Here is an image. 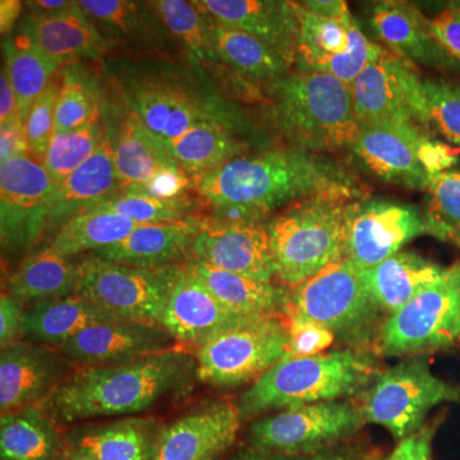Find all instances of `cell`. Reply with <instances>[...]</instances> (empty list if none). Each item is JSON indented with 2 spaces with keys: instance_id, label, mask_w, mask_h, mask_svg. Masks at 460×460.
<instances>
[{
  "instance_id": "1",
  "label": "cell",
  "mask_w": 460,
  "mask_h": 460,
  "mask_svg": "<svg viewBox=\"0 0 460 460\" xmlns=\"http://www.w3.org/2000/svg\"><path fill=\"white\" fill-rule=\"evenodd\" d=\"M195 190L217 222L259 223L308 199H363L358 181L343 165L289 146L235 157L195 181Z\"/></svg>"
},
{
  "instance_id": "2",
  "label": "cell",
  "mask_w": 460,
  "mask_h": 460,
  "mask_svg": "<svg viewBox=\"0 0 460 460\" xmlns=\"http://www.w3.org/2000/svg\"><path fill=\"white\" fill-rule=\"evenodd\" d=\"M111 69L128 113L168 148L202 122L224 124L242 133L252 129L243 111L226 98L189 56L123 57L114 60Z\"/></svg>"
},
{
  "instance_id": "3",
  "label": "cell",
  "mask_w": 460,
  "mask_h": 460,
  "mask_svg": "<svg viewBox=\"0 0 460 460\" xmlns=\"http://www.w3.org/2000/svg\"><path fill=\"white\" fill-rule=\"evenodd\" d=\"M198 378L193 354L177 347L100 367L75 368L41 404L57 423L132 416L190 394Z\"/></svg>"
},
{
  "instance_id": "4",
  "label": "cell",
  "mask_w": 460,
  "mask_h": 460,
  "mask_svg": "<svg viewBox=\"0 0 460 460\" xmlns=\"http://www.w3.org/2000/svg\"><path fill=\"white\" fill-rule=\"evenodd\" d=\"M261 89L263 119L284 146L328 155L361 135L350 87L332 75L295 71Z\"/></svg>"
},
{
  "instance_id": "5",
  "label": "cell",
  "mask_w": 460,
  "mask_h": 460,
  "mask_svg": "<svg viewBox=\"0 0 460 460\" xmlns=\"http://www.w3.org/2000/svg\"><path fill=\"white\" fill-rule=\"evenodd\" d=\"M377 374L370 354L354 349L288 357L239 398L241 420L271 411L339 401L358 393Z\"/></svg>"
},
{
  "instance_id": "6",
  "label": "cell",
  "mask_w": 460,
  "mask_h": 460,
  "mask_svg": "<svg viewBox=\"0 0 460 460\" xmlns=\"http://www.w3.org/2000/svg\"><path fill=\"white\" fill-rule=\"evenodd\" d=\"M357 199H314L290 206L268 224L277 277L295 288L344 259L348 211Z\"/></svg>"
},
{
  "instance_id": "7",
  "label": "cell",
  "mask_w": 460,
  "mask_h": 460,
  "mask_svg": "<svg viewBox=\"0 0 460 460\" xmlns=\"http://www.w3.org/2000/svg\"><path fill=\"white\" fill-rule=\"evenodd\" d=\"M286 313L293 323L325 330L347 343L361 344L374 337L381 311L366 292L358 269L341 259L292 288Z\"/></svg>"
},
{
  "instance_id": "8",
  "label": "cell",
  "mask_w": 460,
  "mask_h": 460,
  "mask_svg": "<svg viewBox=\"0 0 460 460\" xmlns=\"http://www.w3.org/2000/svg\"><path fill=\"white\" fill-rule=\"evenodd\" d=\"M357 163L374 177L405 189L426 190L434 172L450 171L458 151L438 140L434 133L398 123L361 126L350 148Z\"/></svg>"
},
{
  "instance_id": "9",
  "label": "cell",
  "mask_w": 460,
  "mask_h": 460,
  "mask_svg": "<svg viewBox=\"0 0 460 460\" xmlns=\"http://www.w3.org/2000/svg\"><path fill=\"white\" fill-rule=\"evenodd\" d=\"M290 356L289 329L277 316L257 317L219 332L195 353L199 381L219 389L257 381Z\"/></svg>"
},
{
  "instance_id": "10",
  "label": "cell",
  "mask_w": 460,
  "mask_h": 460,
  "mask_svg": "<svg viewBox=\"0 0 460 460\" xmlns=\"http://www.w3.org/2000/svg\"><path fill=\"white\" fill-rule=\"evenodd\" d=\"M380 352L387 357L416 356L460 347V261L387 317L380 329Z\"/></svg>"
},
{
  "instance_id": "11",
  "label": "cell",
  "mask_w": 460,
  "mask_h": 460,
  "mask_svg": "<svg viewBox=\"0 0 460 460\" xmlns=\"http://www.w3.org/2000/svg\"><path fill=\"white\" fill-rule=\"evenodd\" d=\"M181 269L183 263L138 268L90 255L78 262L75 295L118 319L157 323Z\"/></svg>"
},
{
  "instance_id": "12",
  "label": "cell",
  "mask_w": 460,
  "mask_h": 460,
  "mask_svg": "<svg viewBox=\"0 0 460 460\" xmlns=\"http://www.w3.org/2000/svg\"><path fill=\"white\" fill-rule=\"evenodd\" d=\"M443 402H460V385L436 376L423 357H411L378 375L361 410L366 422L402 440L420 431L429 411Z\"/></svg>"
},
{
  "instance_id": "13",
  "label": "cell",
  "mask_w": 460,
  "mask_h": 460,
  "mask_svg": "<svg viewBox=\"0 0 460 460\" xmlns=\"http://www.w3.org/2000/svg\"><path fill=\"white\" fill-rule=\"evenodd\" d=\"M365 423L361 408L350 402H314L253 420L248 429V447L289 456L323 452L338 447Z\"/></svg>"
},
{
  "instance_id": "14",
  "label": "cell",
  "mask_w": 460,
  "mask_h": 460,
  "mask_svg": "<svg viewBox=\"0 0 460 460\" xmlns=\"http://www.w3.org/2000/svg\"><path fill=\"white\" fill-rule=\"evenodd\" d=\"M423 81L416 66L384 49L350 86L359 126L398 123L431 132Z\"/></svg>"
},
{
  "instance_id": "15",
  "label": "cell",
  "mask_w": 460,
  "mask_h": 460,
  "mask_svg": "<svg viewBox=\"0 0 460 460\" xmlns=\"http://www.w3.org/2000/svg\"><path fill=\"white\" fill-rule=\"evenodd\" d=\"M53 181L31 156L0 164V241L3 255L16 257L35 246L49 228Z\"/></svg>"
},
{
  "instance_id": "16",
  "label": "cell",
  "mask_w": 460,
  "mask_h": 460,
  "mask_svg": "<svg viewBox=\"0 0 460 460\" xmlns=\"http://www.w3.org/2000/svg\"><path fill=\"white\" fill-rule=\"evenodd\" d=\"M298 47L296 71L301 74H325L352 86L384 48L374 44L357 25L352 13L343 18L317 16L299 3Z\"/></svg>"
},
{
  "instance_id": "17",
  "label": "cell",
  "mask_w": 460,
  "mask_h": 460,
  "mask_svg": "<svg viewBox=\"0 0 460 460\" xmlns=\"http://www.w3.org/2000/svg\"><path fill=\"white\" fill-rule=\"evenodd\" d=\"M423 234H428L425 215L414 206L383 199H357L348 211L343 257L358 270H367Z\"/></svg>"
},
{
  "instance_id": "18",
  "label": "cell",
  "mask_w": 460,
  "mask_h": 460,
  "mask_svg": "<svg viewBox=\"0 0 460 460\" xmlns=\"http://www.w3.org/2000/svg\"><path fill=\"white\" fill-rule=\"evenodd\" d=\"M78 4L111 51L123 49L137 56L129 58L178 59L187 56L151 2L81 0Z\"/></svg>"
},
{
  "instance_id": "19",
  "label": "cell",
  "mask_w": 460,
  "mask_h": 460,
  "mask_svg": "<svg viewBox=\"0 0 460 460\" xmlns=\"http://www.w3.org/2000/svg\"><path fill=\"white\" fill-rule=\"evenodd\" d=\"M56 347L18 341L0 353L2 416L41 405L75 372Z\"/></svg>"
},
{
  "instance_id": "20",
  "label": "cell",
  "mask_w": 460,
  "mask_h": 460,
  "mask_svg": "<svg viewBox=\"0 0 460 460\" xmlns=\"http://www.w3.org/2000/svg\"><path fill=\"white\" fill-rule=\"evenodd\" d=\"M190 260L255 280L277 277L269 226L260 222H217L208 215L193 241Z\"/></svg>"
},
{
  "instance_id": "21",
  "label": "cell",
  "mask_w": 460,
  "mask_h": 460,
  "mask_svg": "<svg viewBox=\"0 0 460 460\" xmlns=\"http://www.w3.org/2000/svg\"><path fill=\"white\" fill-rule=\"evenodd\" d=\"M175 343L159 323L118 319L89 326L56 348L74 365L100 367L135 361L177 347Z\"/></svg>"
},
{
  "instance_id": "22",
  "label": "cell",
  "mask_w": 460,
  "mask_h": 460,
  "mask_svg": "<svg viewBox=\"0 0 460 460\" xmlns=\"http://www.w3.org/2000/svg\"><path fill=\"white\" fill-rule=\"evenodd\" d=\"M211 22L255 36L295 66L299 22L296 3L284 0H193Z\"/></svg>"
},
{
  "instance_id": "23",
  "label": "cell",
  "mask_w": 460,
  "mask_h": 460,
  "mask_svg": "<svg viewBox=\"0 0 460 460\" xmlns=\"http://www.w3.org/2000/svg\"><path fill=\"white\" fill-rule=\"evenodd\" d=\"M241 416L229 402H208L165 426L154 460H217L235 443Z\"/></svg>"
},
{
  "instance_id": "24",
  "label": "cell",
  "mask_w": 460,
  "mask_h": 460,
  "mask_svg": "<svg viewBox=\"0 0 460 460\" xmlns=\"http://www.w3.org/2000/svg\"><path fill=\"white\" fill-rule=\"evenodd\" d=\"M257 317L226 307L183 263L157 323L181 345L199 348L219 332Z\"/></svg>"
},
{
  "instance_id": "25",
  "label": "cell",
  "mask_w": 460,
  "mask_h": 460,
  "mask_svg": "<svg viewBox=\"0 0 460 460\" xmlns=\"http://www.w3.org/2000/svg\"><path fill=\"white\" fill-rule=\"evenodd\" d=\"M151 3L180 42L184 53L198 62L226 98L233 102L239 99L252 104H261V86L233 74L217 57L208 33L210 20L192 2L154 0Z\"/></svg>"
},
{
  "instance_id": "26",
  "label": "cell",
  "mask_w": 460,
  "mask_h": 460,
  "mask_svg": "<svg viewBox=\"0 0 460 460\" xmlns=\"http://www.w3.org/2000/svg\"><path fill=\"white\" fill-rule=\"evenodd\" d=\"M370 23L387 50L408 60L444 72L460 71V62L440 44L429 20L404 2H381L372 7Z\"/></svg>"
},
{
  "instance_id": "27",
  "label": "cell",
  "mask_w": 460,
  "mask_h": 460,
  "mask_svg": "<svg viewBox=\"0 0 460 460\" xmlns=\"http://www.w3.org/2000/svg\"><path fill=\"white\" fill-rule=\"evenodd\" d=\"M18 35L25 36L62 66L99 60L111 53L107 40L78 2L58 13L25 14L18 26Z\"/></svg>"
},
{
  "instance_id": "28",
  "label": "cell",
  "mask_w": 460,
  "mask_h": 460,
  "mask_svg": "<svg viewBox=\"0 0 460 460\" xmlns=\"http://www.w3.org/2000/svg\"><path fill=\"white\" fill-rule=\"evenodd\" d=\"M165 426L154 417H124L84 425L66 436L72 453L86 460H154Z\"/></svg>"
},
{
  "instance_id": "29",
  "label": "cell",
  "mask_w": 460,
  "mask_h": 460,
  "mask_svg": "<svg viewBox=\"0 0 460 460\" xmlns=\"http://www.w3.org/2000/svg\"><path fill=\"white\" fill-rule=\"evenodd\" d=\"M205 217L199 214L180 222L144 224L119 243L90 255L138 268L178 265L181 260L189 261L190 248L204 226Z\"/></svg>"
},
{
  "instance_id": "30",
  "label": "cell",
  "mask_w": 460,
  "mask_h": 460,
  "mask_svg": "<svg viewBox=\"0 0 460 460\" xmlns=\"http://www.w3.org/2000/svg\"><path fill=\"white\" fill-rule=\"evenodd\" d=\"M122 190L114 165L113 138L109 133L99 150L54 190L49 228L59 229L69 219L87 213Z\"/></svg>"
},
{
  "instance_id": "31",
  "label": "cell",
  "mask_w": 460,
  "mask_h": 460,
  "mask_svg": "<svg viewBox=\"0 0 460 460\" xmlns=\"http://www.w3.org/2000/svg\"><path fill=\"white\" fill-rule=\"evenodd\" d=\"M445 266L401 251L367 270H358L363 287L381 313L393 316L443 275ZM387 316V317H389Z\"/></svg>"
},
{
  "instance_id": "32",
  "label": "cell",
  "mask_w": 460,
  "mask_h": 460,
  "mask_svg": "<svg viewBox=\"0 0 460 460\" xmlns=\"http://www.w3.org/2000/svg\"><path fill=\"white\" fill-rule=\"evenodd\" d=\"M58 423L41 405L0 419V460H72L74 453Z\"/></svg>"
},
{
  "instance_id": "33",
  "label": "cell",
  "mask_w": 460,
  "mask_h": 460,
  "mask_svg": "<svg viewBox=\"0 0 460 460\" xmlns=\"http://www.w3.org/2000/svg\"><path fill=\"white\" fill-rule=\"evenodd\" d=\"M186 265L226 307L234 313L266 317L286 311L288 293L274 286L272 281L251 279L199 260H189Z\"/></svg>"
},
{
  "instance_id": "34",
  "label": "cell",
  "mask_w": 460,
  "mask_h": 460,
  "mask_svg": "<svg viewBox=\"0 0 460 460\" xmlns=\"http://www.w3.org/2000/svg\"><path fill=\"white\" fill-rule=\"evenodd\" d=\"M118 320L80 295L49 299L26 307L22 339L57 347L95 323Z\"/></svg>"
},
{
  "instance_id": "35",
  "label": "cell",
  "mask_w": 460,
  "mask_h": 460,
  "mask_svg": "<svg viewBox=\"0 0 460 460\" xmlns=\"http://www.w3.org/2000/svg\"><path fill=\"white\" fill-rule=\"evenodd\" d=\"M113 147L115 172L122 190L146 183L159 172L181 171L169 148L135 114L128 113L123 120Z\"/></svg>"
},
{
  "instance_id": "36",
  "label": "cell",
  "mask_w": 460,
  "mask_h": 460,
  "mask_svg": "<svg viewBox=\"0 0 460 460\" xmlns=\"http://www.w3.org/2000/svg\"><path fill=\"white\" fill-rule=\"evenodd\" d=\"M250 147L244 133L224 124L202 122L172 142L169 151L181 171L195 181L230 160L246 155Z\"/></svg>"
},
{
  "instance_id": "37",
  "label": "cell",
  "mask_w": 460,
  "mask_h": 460,
  "mask_svg": "<svg viewBox=\"0 0 460 460\" xmlns=\"http://www.w3.org/2000/svg\"><path fill=\"white\" fill-rule=\"evenodd\" d=\"M78 262L57 255L49 246L30 253L18 265L5 293L29 305L75 295Z\"/></svg>"
},
{
  "instance_id": "38",
  "label": "cell",
  "mask_w": 460,
  "mask_h": 460,
  "mask_svg": "<svg viewBox=\"0 0 460 460\" xmlns=\"http://www.w3.org/2000/svg\"><path fill=\"white\" fill-rule=\"evenodd\" d=\"M208 33L215 54L223 65L257 86L274 83L292 72V66L277 51L250 33L211 21Z\"/></svg>"
},
{
  "instance_id": "39",
  "label": "cell",
  "mask_w": 460,
  "mask_h": 460,
  "mask_svg": "<svg viewBox=\"0 0 460 460\" xmlns=\"http://www.w3.org/2000/svg\"><path fill=\"white\" fill-rule=\"evenodd\" d=\"M5 75L16 93L23 123L35 100L44 93L60 68L59 63L22 35L7 36L3 41Z\"/></svg>"
},
{
  "instance_id": "40",
  "label": "cell",
  "mask_w": 460,
  "mask_h": 460,
  "mask_svg": "<svg viewBox=\"0 0 460 460\" xmlns=\"http://www.w3.org/2000/svg\"><path fill=\"white\" fill-rule=\"evenodd\" d=\"M144 226L109 211L91 210L75 215L58 229L49 248L57 255L71 259L84 252H95L113 246Z\"/></svg>"
},
{
  "instance_id": "41",
  "label": "cell",
  "mask_w": 460,
  "mask_h": 460,
  "mask_svg": "<svg viewBox=\"0 0 460 460\" xmlns=\"http://www.w3.org/2000/svg\"><path fill=\"white\" fill-rule=\"evenodd\" d=\"M62 87L54 118V133L83 128L99 119L100 90L98 80L84 68L83 63L62 69Z\"/></svg>"
},
{
  "instance_id": "42",
  "label": "cell",
  "mask_w": 460,
  "mask_h": 460,
  "mask_svg": "<svg viewBox=\"0 0 460 460\" xmlns=\"http://www.w3.org/2000/svg\"><path fill=\"white\" fill-rule=\"evenodd\" d=\"M108 137L102 117L83 128L56 133L51 137L44 166L54 187L59 186L90 159Z\"/></svg>"
},
{
  "instance_id": "43",
  "label": "cell",
  "mask_w": 460,
  "mask_h": 460,
  "mask_svg": "<svg viewBox=\"0 0 460 460\" xmlns=\"http://www.w3.org/2000/svg\"><path fill=\"white\" fill-rule=\"evenodd\" d=\"M428 234L460 250V171L434 172L429 180Z\"/></svg>"
},
{
  "instance_id": "44",
  "label": "cell",
  "mask_w": 460,
  "mask_h": 460,
  "mask_svg": "<svg viewBox=\"0 0 460 460\" xmlns=\"http://www.w3.org/2000/svg\"><path fill=\"white\" fill-rule=\"evenodd\" d=\"M208 208L204 199L196 201L190 195L178 199H156L136 193L119 192L93 210L123 215L140 224L180 222L202 213Z\"/></svg>"
},
{
  "instance_id": "45",
  "label": "cell",
  "mask_w": 460,
  "mask_h": 460,
  "mask_svg": "<svg viewBox=\"0 0 460 460\" xmlns=\"http://www.w3.org/2000/svg\"><path fill=\"white\" fill-rule=\"evenodd\" d=\"M423 87L428 100L429 131L456 147L460 156V83L426 78Z\"/></svg>"
},
{
  "instance_id": "46",
  "label": "cell",
  "mask_w": 460,
  "mask_h": 460,
  "mask_svg": "<svg viewBox=\"0 0 460 460\" xmlns=\"http://www.w3.org/2000/svg\"><path fill=\"white\" fill-rule=\"evenodd\" d=\"M60 87H62V72H58L44 93L35 100L26 118L25 129L30 156L42 165L53 137L54 118H56Z\"/></svg>"
},
{
  "instance_id": "47",
  "label": "cell",
  "mask_w": 460,
  "mask_h": 460,
  "mask_svg": "<svg viewBox=\"0 0 460 460\" xmlns=\"http://www.w3.org/2000/svg\"><path fill=\"white\" fill-rule=\"evenodd\" d=\"M190 189H195V181L183 171L159 172L153 180L140 186L126 189L120 192L136 193L156 199H178L189 195Z\"/></svg>"
},
{
  "instance_id": "48",
  "label": "cell",
  "mask_w": 460,
  "mask_h": 460,
  "mask_svg": "<svg viewBox=\"0 0 460 460\" xmlns=\"http://www.w3.org/2000/svg\"><path fill=\"white\" fill-rule=\"evenodd\" d=\"M365 456L359 450L350 447H334L313 454H289L262 453L257 452L252 447H247L233 454L228 460H366Z\"/></svg>"
},
{
  "instance_id": "49",
  "label": "cell",
  "mask_w": 460,
  "mask_h": 460,
  "mask_svg": "<svg viewBox=\"0 0 460 460\" xmlns=\"http://www.w3.org/2000/svg\"><path fill=\"white\" fill-rule=\"evenodd\" d=\"M429 29L436 40L460 62V5L444 9L429 20Z\"/></svg>"
},
{
  "instance_id": "50",
  "label": "cell",
  "mask_w": 460,
  "mask_h": 460,
  "mask_svg": "<svg viewBox=\"0 0 460 460\" xmlns=\"http://www.w3.org/2000/svg\"><path fill=\"white\" fill-rule=\"evenodd\" d=\"M26 305L17 298L3 292L0 298V344L14 343L22 339V321Z\"/></svg>"
},
{
  "instance_id": "51",
  "label": "cell",
  "mask_w": 460,
  "mask_h": 460,
  "mask_svg": "<svg viewBox=\"0 0 460 460\" xmlns=\"http://www.w3.org/2000/svg\"><path fill=\"white\" fill-rule=\"evenodd\" d=\"M290 341H292V356H314L319 354L321 349L332 341V335L325 330L305 325V323H293L289 329Z\"/></svg>"
},
{
  "instance_id": "52",
  "label": "cell",
  "mask_w": 460,
  "mask_h": 460,
  "mask_svg": "<svg viewBox=\"0 0 460 460\" xmlns=\"http://www.w3.org/2000/svg\"><path fill=\"white\" fill-rule=\"evenodd\" d=\"M435 425L423 426L420 431L402 438L392 456L385 460H432Z\"/></svg>"
},
{
  "instance_id": "53",
  "label": "cell",
  "mask_w": 460,
  "mask_h": 460,
  "mask_svg": "<svg viewBox=\"0 0 460 460\" xmlns=\"http://www.w3.org/2000/svg\"><path fill=\"white\" fill-rule=\"evenodd\" d=\"M30 156L29 142H27L25 123L18 119L16 122L2 127L0 131V163L17 157Z\"/></svg>"
},
{
  "instance_id": "54",
  "label": "cell",
  "mask_w": 460,
  "mask_h": 460,
  "mask_svg": "<svg viewBox=\"0 0 460 460\" xmlns=\"http://www.w3.org/2000/svg\"><path fill=\"white\" fill-rule=\"evenodd\" d=\"M18 119L21 118L16 93L9 84L4 69H2V75H0V126H8Z\"/></svg>"
},
{
  "instance_id": "55",
  "label": "cell",
  "mask_w": 460,
  "mask_h": 460,
  "mask_svg": "<svg viewBox=\"0 0 460 460\" xmlns=\"http://www.w3.org/2000/svg\"><path fill=\"white\" fill-rule=\"evenodd\" d=\"M299 4L317 16L328 18H343L350 13L347 3L341 0H310V2H301Z\"/></svg>"
},
{
  "instance_id": "56",
  "label": "cell",
  "mask_w": 460,
  "mask_h": 460,
  "mask_svg": "<svg viewBox=\"0 0 460 460\" xmlns=\"http://www.w3.org/2000/svg\"><path fill=\"white\" fill-rule=\"evenodd\" d=\"M25 3L18 0H2L0 2V31L3 36H9L16 26L17 20L22 14Z\"/></svg>"
},
{
  "instance_id": "57",
  "label": "cell",
  "mask_w": 460,
  "mask_h": 460,
  "mask_svg": "<svg viewBox=\"0 0 460 460\" xmlns=\"http://www.w3.org/2000/svg\"><path fill=\"white\" fill-rule=\"evenodd\" d=\"M74 2L66 0H32L25 2V8L31 14H53L71 7Z\"/></svg>"
},
{
  "instance_id": "58",
  "label": "cell",
  "mask_w": 460,
  "mask_h": 460,
  "mask_svg": "<svg viewBox=\"0 0 460 460\" xmlns=\"http://www.w3.org/2000/svg\"><path fill=\"white\" fill-rule=\"evenodd\" d=\"M72 460H84V459L81 458L80 456H75V454H74V456H72Z\"/></svg>"
},
{
  "instance_id": "59",
  "label": "cell",
  "mask_w": 460,
  "mask_h": 460,
  "mask_svg": "<svg viewBox=\"0 0 460 460\" xmlns=\"http://www.w3.org/2000/svg\"><path fill=\"white\" fill-rule=\"evenodd\" d=\"M366 460H384V459L376 458V456H372V458H367Z\"/></svg>"
},
{
  "instance_id": "60",
  "label": "cell",
  "mask_w": 460,
  "mask_h": 460,
  "mask_svg": "<svg viewBox=\"0 0 460 460\" xmlns=\"http://www.w3.org/2000/svg\"><path fill=\"white\" fill-rule=\"evenodd\" d=\"M84 460H86V459H84Z\"/></svg>"
}]
</instances>
